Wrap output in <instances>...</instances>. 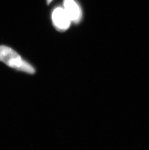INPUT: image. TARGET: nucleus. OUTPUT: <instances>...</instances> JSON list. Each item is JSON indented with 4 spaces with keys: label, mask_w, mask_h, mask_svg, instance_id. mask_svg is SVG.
Wrapping results in <instances>:
<instances>
[{
    "label": "nucleus",
    "mask_w": 149,
    "mask_h": 150,
    "mask_svg": "<svg viewBox=\"0 0 149 150\" xmlns=\"http://www.w3.org/2000/svg\"><path fill=\"white\" fill-rule=\"evenodd\" d=\"M52 21L55 28L60 32L67 30L71 22L65 9L60 7H56L52 12Z\"/></svg>",
    "instance_id": "f03ea898"
},
{
    "label": "nucleus",
    "mask_w": 149,
    "mask_h": 150,
    "mask_svg": "<svg viewBox=\"0 0 149 150\" xmlns=\"http://www.w3.org/2000/svg\"><path fill=\"white\" fill-rule=\"evenodd\" d=\"M52 1H53V0H46V4H47L48 5V4H51V2H52Z\"/></svg>",
    "instance_id": "20e7f679"
},
{
    "label": "nucleus",
    "mask_w": 149,
    "mask_h": 150,
    "mask_svg": "<svg viewBox=\"0 0 149 150\" xmlns=\"http://www.w3.org/2000/svg\"><path fill=\"white\" fill-rule=\"evenodd\" d=\"M63 6L71 21L77 23L80 21L82 18V10L79 4L74 0H64Z\"/></svg>",
    "instance_id": "7ed1b4c3"
},
{
    "label": "nucleus",
    "mask_w": 149,
    "mask_h": 150,
    "mask_svg": "<svg viewBox=\"0 0 149 150\" xmlns=\"http://www.w3.org/2000/svg\"><path fill=\"white\" fill-rule=\"evenodd\" d=\"M0 61L18 71L34 74L35 69L15 51L6 46H0Z\"/></svg>",
    "instance_id": "f257e3e1"
}]
</instances>
